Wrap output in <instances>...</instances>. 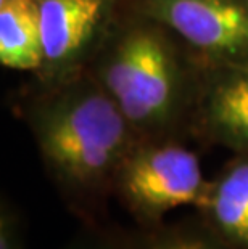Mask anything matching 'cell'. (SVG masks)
<instances>
[{"mask_svg":"<svg viewBox=\"0 0 248 249\" xmlns=\"http://www.w3.org/2000/svg\"><path fill=\"white\" fill-rule=\"evenodd\" d=\"M133 127L112 95L81 89L49 105L34 121L45 164L71 192H97L113 182L135 146Z\"/></svg>","mask_w":248,"mask_h":249,"instance_id":"cell-1","label":"cell"},{"mask_svg":"<svg viewBox=\"0 0 248 249\" xmlns=\"http://www.w3.org/2000/svg\"><path fill=\"white\" fill-rule=\"evenodd\" d=\"M118 195L142 227L160 225L170 211L202 208L211 182L197 155L176 143L135 145L113 180Z\"/></svg>","mask_w":248,"mask_h":249,"instance_id":"cell-2","label":"cell"},{"mask_svg":"<svg viewBox=\"0 0 248 249\" xmlns=\"http://www.w3.org/2000/svg\"><path fill=\"white\" fill-rule=\"evenodd\" d=\"M103 79L133 129L160 130L171 119L177 68L170 47L155 31L134 29L126 34Z\"/></svg>","mask_w":248,"mask_h":249,"instance_id":"cell-3","label":"cell"},{"mask_svg":"<svg viewBox=\"0 0 248 249\" xmlns=\"http://www.w3.org/2000/svg\"><path fill=\"white\" fill-rule=\"evenodd\" d=\"M147 8L205 53L248 55V8L239 0H147Z\"/></svg>","mask_w":248,"mask_h":249,"instance_id":"cell-4","label":"cell"},{"mask_svg":"<svg viewBox=\"0 0 248 249\" xmlns=\"http://www.w3.org/2000/svg\"><path fill=\"white\" fill-rule=\"evenodd\" d=\"M44 60L63 65L91 40L102 19L105 0H38Z\"/></svg>","mask_w":248,"mask_h":249,"instance_id":"cell-5","label":"cell"},{"mask_svg":"<svg viewBox=\"0 0 248 249\" xmlns=\"http://www.w3.org/2000/svg\"><path fill=\"white\" fill-rule=\"evenodd\" d=\"M205 222L234 249H248V153L211 182L202 208Z\"/></svg>","mask_w":248,"mask_h":249,"instance_id":"cell-6","label":"cell"},{"mask_svg":"<svg viewBox=\"0 0 248 249\" xmlns=\"http://www.w3.org/2000/svg\"><path fill=\"white\" fill-rule=\"evenodd\" d=\"M0 61L12 70L44 63L38 0H0Z\"/></svg>","mask_w":248,"mask_h":249,"instance_id":"cell-7","label":"cell"},{"mask_svg":"<svg viewBox=\"0 0 248 249\" xmlns=\"http://www.w3.org/2000/svg\"><path fill=\"white\" fill-rule=\"evenodd\" d=\"M210 135L239 153H248V68L221 81L207 105Z\"/></svg>","mask_w":248,"mask_h":249,"instance_id":"cell-8","label":"cell"},{"mask_svg":"<svg viewBox=\"0 0 248 249\" xmlns=\"http://www.w3.org/2000/svg\"><path fill=\"white\" fill-rule=\"evenodd\" d=\"M119 249H234L207 222L163 227H145V231L126 241Z\"/></svg>","mask_w":248,"mask_h":249,"instance_id":"cell-9","label":"cell"},{"mask_svg":"<svg viewBox=\"0 0 248 249\" xmlns=\"http://www.w3.org/2000/svg\"><path fill=\"white\" fill-rule=\"evenodd\" d=\"M0 249H26L19 217L7 206L0 214Z\"/></svg>","mask_w":248,"mask_h":249,"instance_id":"cell-10","label":"cell"},{"mask_svg":"<svg viewBox=\"0 0 248 249\" xmlns=\"http://www.w3.org/2000/svg\"><path fill=\"white\" fill-rule=\"evenodd\" d=\"M63 249H119L118 241L107 240L100 236H87L82 240H77L75 243H70Z\"/></svg>","mask_w":248,"mask_h":249,"instance_id":"cell-11","label":"cell"}]
</instances>
